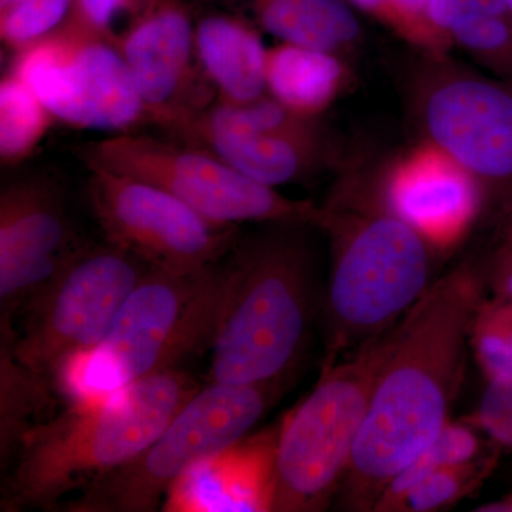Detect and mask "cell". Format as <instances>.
<instances>
[{"label": "cell", "mask_w": 512, "mask_h": 512, "mask_svg": "<svg viewBox=\"0 0 512 512\" xmlns=\"http://www.w3.org/2000/svg\"><path fill=\"white\" fill-rule=\"evenodd\" d=\"M485 291L483 269L458 265L390 330L336 497L340 510L373 512L390 480L451 420L466 373L471 325Z\"/></svg>", "instance_id": "1"}, {"label": "cell", "mask_w": 512, "mask_h": 512, "mask_svg": "<svg viewBox=\"0 0 512 512\" xmlns=\"http://www.w3.org/2000/svg\"><path fill=\"white\" fill-rule=\"evenodd\" d=\"M342 174L320 205L316 227L328 235L330 245L322 367L392 330L437 281L439 255L380 207L367 173L345 167Z\"/></svg>", "instance_id": "2"}, {"label": "cell", "mask_w": 512, "mask_h": 512, "mask_svg": "<svg viewBox=\"0 0 512 512\" xmlns=\"http://www.w3.org/2000/svg\"><path fill=\"white\" fill-rule=\"evenodd\" d=\"M197 390L188 373L168 370L47 417L23 436L6 468L2 510H52L67 494L124 466Z\"/></svg>", "instance_id": "3"}, {"label": "cell", "mask_w": 512, "mask_h": 512, "mask_svg": "<svg viewBox=\"0 0 512 512\" xmlns=\"http://www.w3.org/2000/svg\"><path fill=\"white\" fill-rule=\"evenodd\" d=\"M275 224L237 242L227 303L211 348L210 382L279 386L306 348L313 315V258L302 229Z\"/></svg>", "instance_id": "4"}, {"label": "cell", "mask_w": 512, "mask_h": 512, "mask_svg": "<svg viewBox=\"0 0 512 512\" xmlns=\"http://www.w3.org/2000/svg\"><path fill=\"white\" fill-rule=\"evenodd\" d=\"M229 254L191 274L150 266L99 348L60 370L56 392L70 403L101 399L211 350L228 298Z\"/></svg>", "instance_id": "5"}, {"label": "cell", "mask_w": 512, "mask_h": 512, "mask_svg": "<svg viewBox=\"0 0 512 512\" xmlns=\"http://www.w3.org/2000/svg\"><path fill=\"white\" fill-rule=\"evenodd\" d=\"M389 335L322 367L312 392L281 421L271 511H325L336 501Z\"/></svg>", "instance_id": "6"}, {"label": "cell", "mask_w": 512, "mask_h": 512, "mask_svg": "<svg viewBox=\"0 0 512 512\" xmlns=\"http://www.w3.org/2000/svg\"><path fill=\"white\" fill-rule=\"evenodd\" d=\"M281 392L279 386L211 383L198 389L133 460L97 478L69 512H153L195 464L251 433Z\"/></svg>", "instance_id": "7"}, {"label": "cell", "mask_w": 512, "mask_h": 512, "mask_svg": "<svg viewBox=\"0 0 512 512\" xmlns=\"http://www.w3.org/2000/svg\"><path fill=\"white\" fill-rule=\"evenodd\" d=\"M86 165L146 181L170 192L215 224L241 222L318 227L320 205L291 200L217 154L180 138L113 134L80 150Z\"/></svg>", "instance_id": "8"}, {"label": "cell", "mask_w": 512, "mask_h": 512, "mask_svg": "<svg viewBox=\"0 0 512 512\" xmlns=\"http://www.w3.org/2000/svg\"><path fill=\"white\" fill-rule=\"evenodd\" d=\"M148 268L107 241L80 244L20 309L22 329L13 335L19 362L55 387L70 360L99 348Z\"/></svg>", "instance_id": "9"}, {"label": "cell", "mask_w": 512, "mask_h": 512, "mask_svg": "<svg viewBox=\"0 0 512 512\" xmlns=\"http://www.w3.org/2000/svg\"><path fill=\"white\" fill-rule=\"evenodd\" d=\"M419 56L409 104L420 136L480 181L487 211L501 220L512 210V82L450 56Z\"/></svg>", "instance_id": "10"}, {"label": "cell", "mask_w": 512, "mask_h": 512, "mask_svg": "<svg viewBox=\"0 0 512 512\" xmlns=\"http://www.w3.org/2000/svg\"><path fill=\"white\" fill-rule=\"evenodd\" d=\"M9 72L66 126L123 134L150 124L126 60L107 37L63 25L16 52Z\"/></svg>", "instance_id": "11"}, {"label": "cell", "mask_w": 512, "mask_h": 512, "mask_svg": "<svg viewBox=\"0 0 512 512\" xmlns=\"http://www.w3.org/2000/svg\"><path fill=\"white\" fill-rule=\"evenodd\" d=\"M86 167L90 207L104 238L147 265L191 274L217 264L237 245V227L215 224L163 188Z\"/></svg>", "instance_id": "12"}, {"label": "cell", "mask_w": 512, "mask_h": 512, "mask_svg": "<svg viewBox=\"0 0 512 512\" xmlns=\"http://www.w3.org/2000/svg\"><path fill=\"white\" fill-rule=\"evenodd\" d=\"M171 136L207 148L272 188L303 183L342 163L322 120L293 113L268 94L251 103H215Z\"/></svg>", "instance_id": "13"}, {"label": "cell", "mask_w": 512, "mask_h": 512, "mask_svg": "<svg viewBox=\"0 0 512 512\" xmlns=\"http://www.w3.org/2000/svg\"><path fill=\"white\" fill-rule=\"evenodd\" d=\"M367 180L380 207L414 229L439 256L460 247L487 212L480 181L424 138L367 174Z\"/></svg>", "instance_id": "14"}, {"label": "cell", "mask_w": 512, "mask_h": 512, "mask_svg": "<svg viewBox=\"0 0 512 512\" xmlns=\"http://www.w3.org/2000/svg\"><path fill=\"white\" fill-rule=\"evenodd\" d=\"M150 124L163 128L210 107L214 90L198 64L195 20L184 0H151L116 40Z\"/></svg>", "instance_id": "15"}, {"label": "cell", "mask_w": 512, "mask_h": 512, "mask_svg": "<svg viewBox=\"0 0 512 512\" xmlns=\"http://www.w3.org/2000/svg\"><path fill=\"white\" fill-rule=\"evenodd\" d=\"M79 247L55 181L30 177L5 185L0 191V316L13 320Z\"/></svg>", "instance_id": "16"}, {"label": "cell", "mask_w": 512, "mask_h": 512, "mask_svg": "<svg viewBox=\"0 0 512 512\" xmlns=\"http://www.w3.org/2000/svg\"><path fill=\"white\" fill-rule=\"evenodd\" d=\"M279 426L195 464L168 491L173 512L271 511Z\"/></svg>", "instance_id": "17"}, {"label": "cell", "mask_w": 512, "mask_h": 512, "mask_svg": "<svg viewBox=\"0 0 512 512\" xmlns=\"http://www.w3.org/2000/svg\"><path fill=\"white\" fill-rule=\"evenodd\" d=\"M195 50L218 103L245 104L266 96L268 49L248 18L214 12L195 20Z\"/></svg>", "instance_id": "18"}, {"label": "cell", "mask_w": 512, "mask_h": 512, "mask_svg": "<svg viewBox=\"0 0 512 512\" xmlns=\"http://www.w3.org/2000/svg\"><path fill=\"white\" fill-rule=\"evenodd\" d=\"M352 80L348 57L328 50L279 42L266 55V94L309 119H322Z\"/></svg>", "instance_id": "19"}, {"label": "cell", "mask_w": 512, "mask_h": 512, "mask_svg": "<svg viewBox=\"0 0 512 512\" xmlns=\"http://www.w3.org/2000/svg\"><path fill=\"white\" fill-rule=\"evenodd\" d=\"M247 10L249 20L279 42L316 47L348 57L363 32L346 0H224Z\"/></svg>", "instance_id": "20"}, {"label": "cell", "mask_w": 512, "mask_h": 512, "mask_svg": "<svg viewBox=\"0 0 512 512\" xmlns=\"http://www.w3.org/2000/svg\"><path fill=\"white\" fill-rule=\"evenodd\" d=\"M430 16L453 49L512 82V10L507 0H431Z\"/></svg>", "instance_id": "21"}, {"label": "cell", "mask_w": 512, "mask_h": 512, "mask_svg": "<svg viewBox=\"0 0 512 512\" xmlns=\"http://www.w3.org/2000/svg\"><path fill=\"white\" fill-rule=\"evenodd\" d=\"M13 320L0 316V454L8 468L20 440L46 420L53 403L52 386L26 369L13 353Z\"/></svg>", "instance_id": "22"}, {"label": "cell", "mask_w": 512, "mask_h": 512, "mask_svg": "<svg viewBox=\"0 0 512 512\" xmlns=\"http://www.w3.org/2000/svg\"><path fill=\"white\" fill-rule=\"evenodd\" d=\"M483 436V431L468 417L448 421L440 436L390 480L373 512H399L409 491L434 471L454 464L470 463L500 447L494 441H485Z\"/></svg>", "instance_id": "23"}, {"label": "cell", "mask_w": 512, "mask_h": 512, "mask_svg": "<svg viewBox=\"0 0 512 512\" xmlns=\"http://www.w3.org/2000/svg\"><path fill=\"white\" fill-rule=\"evenodd\" d=\"M45 104L16 74L0 82V160L16 165L32 156L55 123Z\"/></svg>", "instance_id": "24"}, {"label": "cell", "mask_w": 512, "mask_h": 512, "mask_svg": "<svg viewBox=\"0 0 512 512\" xmlns=\"http://www.w3.org/2000/svg\"><path fill=\"white\" fill-rule=\"evenodd\" d=\"M423 56H450L447 37L430 16L431 0H346Z\"/></svg>", "instance_id": "25"}, {"label": "cell", "mask_w": 512, "mask_h": 512, "mask_svg": "<svg viewBox=\"0 0 512 512\" xmlns=\"http://www.w3.org/2000/svg\"><path fill=\"white\" fill-rule=\"evenodd\" d=\"M473 352L485 382H512V301L485 296L470 330Z\"/></svg>", "instance_id": "26"}, {"label": "cell", "mask_w": 512, "mask_h": 512, "mask_svg": "<svg viewBox=\"0 0 512 512\" xmlns=\"http://www.w3.org/2000/svg\"><path fill=\"white\" fill-rule=\"evenodd\" d=\"M501 448H494L470 463L454 464L434 471L404 497L399 512L448 510L470 497L493 473Z\"/></svg>", "instance_id": "27"}, {"label": "cell", "mask_w": 512, "mask_h": 512, "mask_svg": "<svg viewBox=\"0 0 512 512\" xmlns=\"http://www.w3.org/2000/svg\"><path fill=\"white\" fill-rule=\"evenodd\" d=\"M73 0H9L0 8V39L13 53L62 28Z\"/></svg>", "instance_id": "28"}, {"label": "cell", "mask_w": 512, "mask_h": 512, "mask_svg": "<svg viewBox=\"0 0 512 512\" xmlns=\"http://www.w3.org/2000/svg\"><path fill=\"white\" fill-rule=\"evenodd\" d=\"M151 0H73L72 12L64 25L90 35L116 40L114 25L121 16L136 18ZM128 20V22H130Z\"/></svg>", "instance_id": "29"}, {"label": "cell", "mask_w": 512, "mask_h": 512, "mask_svg": "<svg viewBox=\"0 0 512 512\" xmlns=\"http://www.w3.org/2000/svg\"><path fill=\"white\" fill-rule=\"evenodd\" d=\"M468 419L487 439L512 450V382H488L477 412Z\"/></svg>", "instance_id": "30"}, {"label": "cell", "mask_w": 512, "mask_h": 512, "mask_svg": "<svg viewBox=\"0 0 512 512\" xmlns=\"http://www.w3.org/2000/svg\"><path fill=\"white\" fill-rule=\"evenodd\" d=\"M483 272L490 295L512 301V210L501 218L500 235Z\"/></svg>", "instance_id": "31"}, {"label": "cell", "mask_w": 512, "mask_h": 512, "mask_svg": "<svg viewBox=\"0 0 512 512\" xmlns=\"http://www.w3.org/2000/svg\"><path fill=\"white\" fill-rule=\"evenodd\" d=\"M477 512H512V493L505 494L498 500L488 501L476 508Z\"/></svg>", "instance_id": "32"}, {"label": "cell", "mask_w": 512, "mask_h": 512, "mask_svg": "<svg viewBox=\"0 0 512 512\" xmlns=\"http://www.w3.org/2000/svg\"><path fill=\"white\" fill-rule=\"evenodd\" d=\"M8 2L9 0H0V8H3V6H5Z\"/></svg>", "instance_id": "33"}, {"label": "cell", "mask_w": 512, "mask_h": 512, "mask_svg": "<svg viewBox=\"0 0 512 512\" xmlns=\"http://www.w3.org/2000/svg\"><path fill=\"white\" fill-rule=\"evenodd\" d=\"M508 5H510V8L512 10V0H507Z\"/></svg>", "instance_id": "34"}]
</instances>
